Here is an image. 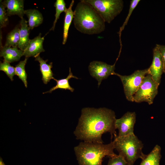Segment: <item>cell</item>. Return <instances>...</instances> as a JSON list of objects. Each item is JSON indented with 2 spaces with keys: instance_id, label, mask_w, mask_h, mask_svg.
I'll return each mask as SVG.
<instances>
[{
  "instance_id": "6da1fadb",
  "label": "cell",
  "mask_w": 165,
  "mask_h": 165,
  "mask_svg": "<svg viewBox=\"0 0 165 165\" xmlns=\"http://www.w3.org/2000/svg\"><path fill=\"white\" fill-rule=\"evenodd\" d=\"M115 113L105 108H85L74 134L77 140L84 142L103 143L102 134L110 133L112 138L116 134Z\"/></svg>"
},
{
  "instance_id": "7a4b0ae2",
  "label": "cell",
  "mask_w": 165,
  "mask_h": 165,
  "mask_svg": "<svg viewBox=\"0 0 165 165\" xmlns=\"http://www.w3.org/2000/svg\"><path fill=\"white\" fill-rule=\"evenodd\" d=\"M73 23L80 32L88 35L99 34L105 29V22L99 14L83 0L77 4L74 11Z\"/></svg>"
},
{
  "instance_id": "3957f363",
  "label": "cell",
  "mask_w": 165,
  "mask_h": 165,
  "mask_svg": "<svg viewBox=\"0 0 165 165\" xmlns=\"http://www.w3.org/2000/svg\"><path fill=\"white\" fill-rule=\"evenodd\" d=\"M114 141L108 144L82 142L74 148L79 165H102L104 157L116 154Z\"/></svg>"
},
{
  "instance_id": "277c9868",
  "label": "cell",
  "mask_w": 165,
  "mask_h": 165,
  "mask_svg": "<svg viewBox=\"0 0 165 165\" xmlns=\"http://www.w3.org/2000/svg\"><path fill=\"white\" fill-rule=\"evenodd\" d=\"M113 141L119 155L129 165H133L138 159L142 160L146 155L142 151L143 144L134 133L121 137L117 135L114 137Z\"/></svg>"
},
{
  "instance_id": "5b68a950",
  "label": "cell",
  "mask_w": 165,
  "mask_h": 165,
  "mask_svg": "<svg viewBox=\"0 0 165 165\" xmlns=\"http://www.w3.org/2000/svg\"><path fill=\"white\" fill-rule=\"evenodd\" d=\"M92 6L105 22H111L122 11L124 7L122 0H83Z\"/></svg>"
},
{
  "instance_id": "8992f818",
  "label": "cell",
  "mask_w": 165,
  "mask_h": 165,
  "mask_svg": "<svg viewBox=\"0 0 165 165\" xmlns=\"http://www.w3.org/2000/svg\"><path fill=\"white\" fill-rule=\"evenodd\" d=\"M148 72L147 68L136 70L129 75H122L116 72L114 73L113 75L118 76L120 79L126 97L128 101L133 102V96L140 87Z\"/></svg>"
},
{
  "instance_id": "52a82bcc",
  "label": "cell",
  "mask_w": 165,
  "mask_h": 165,
  "mask_svg": "<svg viewBox=\"0 0 165 165\" xmlns=\"http://www.w3.org/2000/svg\"><path fill=\"white\" fill-rule=\"evenodd\" d=\"M159 86L151 75L147 74L145 76L139 89L134 94L133 102L138 103L145 102L149 105L152 104L158 93Z\"/></svg>"
},
{
  "instance_id": "ba28073f",
  "label": "cell",
  "mask_w": 165,
  "mask_h": 165,
  "mask_svg": "<svg viewBox=\"0 0 165 165\" xmlns=\"http://www.w3.org/2000/svg\"><path fill=\"white\" fill-rule=\"evenodd\" d=\"M115 64L110 65L105 62L98 61H93L89 66V70L91 75L98 81V87L102 81L115 72Z\"/></svg>"
},
{
  "instance_id": "9c48e42d",
  "label": "cell",
  "mask_w": 165,
  "mask_h": 165,
  "mask_svg": "<svg viewBox=\"0 0 165 165\" xmlns=\"http://www.w3.org/2000/svg\"><path fill=\"white\" fill-rule=\"evenodd\" d=\"M136 120L135 112H127L115 122L116 129L118 130L117 136L121 137L134 134V127Z\"/></svg>"
},
{
  "instance_id": "30bf717a",
  "label": "cell",
  "mask_w": 165,
  "mask_h": 165,
  "mask_svg": "<svg viewBox=\"0 0 165 165\" xmlns=\"http://www.w3.org/2000/svg\"><path fill=\"white\" fill-rule=\"evenodd\" d=\"M148 69V74L151 75L153 80L159 86L164 68L162 58L157 44L153 49L152 62Z\"/></svg>"
},
{
  "instance_id": "8fae6325",
  "label": "cell",
  "mask_w": 165,
  "mask_h": 165,
  "mask_svg": "<svg viewBox=\"0 0 165 165\" xmlns=\"http://www.w3.org/2000/svg\"><path fill=\"white\" fill-rule=\"evenodd\" d=\"M44 39V37H41V33L34 38L30 39L27 47L23 51V56L27 58L35 57L44 52L43 46Z\"/></svg>"
},
{
  "instance_id": "7c38bea8",
  "label": "cell",
  "mask_w": 165,
  "mask_h": 165,
  "mask_svg": "<svg viewBox=\"0 0 165 165\" xmlns=\"http://www.w3.org/2000/svg\"><path fill=\"white\" fill-rule=\"evenodd\" d=\"M4 6L7 9L8 16L17 15L22 19L25 14L24 9V0H5L2 1Z\"/></svg>"
},
{
  "instance_id": "4fadbf2b",
  "label": "cell",
  "mask_w": 165,
  "mask_h": 165,
  "mask_svg": "<svg viewBox=\"0 0 165 165\" xmlns=\"http://www.w3.org/2000/svg\"><path fill=\"white\" fill-rule=\"evenodd\" d=\"M23 51L18 47L1 46L0 55L4 58V60L9 63L18 61L23 56Z\"/></svg>"
},
{
  "instance_id": "5bb4252c",
  "label": "cell",
  "mask_w": 165,
  "mask_h": 165,
  "mask_svg": "<svg viewBox=\"0 0 165 165\" xmlns=\"http://www.w3.org/2000/svg\"><path fill=\"white\" fill-rule=\"evenodd\" d=\"M20 24V42L18 47L24 51L27 47L30 40L29 38L30 29L28 24V21L24 18L21 19Z\"/></svg>"
},
{
  "instance_id": "9a60e30c",
  "label": "cell",
  "mask_w": 165,
  "mask_h": 165,
  "mask_svg": "<svg viewBox=\"0 0 165 165\" xmlns=\"http://www.w3.org/2000/svg\"><path fill=\"white\" fill-rule=\"evenodd\" d=\"M35 60L39 63L40 69L42 75V80L45 84H47L51 79H53V73L51 70L53 63L49 64L46 62L48 60H44L39 56V54L35 57Z\"/></svg>"
},
{
  "instance_id": "2e32d148",
  "label": "cell",
  "mask_w": 165,
  "mask_h": 165,
  "mask_svg": "<svg viewBox=\"0 0 165 165\" xmlns=\"http://www.w3.org/2000/svg\"><path fill=\"white\" fill-rule=\"evenodd\" d=\"M161 148L157 145L151 151L142 159L139 165H160L161 158Z\"/></svg>"
},
{
  "instance_id": "e0dca14e",
  "label": "cell",
  "mask_w": 165,
  "mask_h": 165,
  "mask_svg": "<svg viewBox=\"0 0 165 165\" xmlns=\"http://www.w3.org/2000/svg\"><path fill=\"white\" fill-rule=\"evenodd\" d=\"M25 14L28 18V25L30 30L39 26L43 21V17L38 10L30 9L25 10Z\"/></svg>"
},
{
  "instance_id": "ac0fdd59",
  "label": "cell",
  "mask_w": 165,
  "mask_h": 165,
  "mask_svg": "<svg viewBox=\"0 0 165 165\" xmlns=\"http://www.w3.org/2000/svg\"><path fill=\"white\" fill-rule=\"evenodd\" d=\"M74 3V1L72 0L69 7L65 12V16L64 25L62 44H65L68 36V33L70 26L74 17V11L72 8Z\"/></svg>"
},
{
  "instance_id": "d6986e66",
  "label": "cell",
  "mask_w": 165,
  "mask_h": 165,
  "mask_svg": "<svg viewBox=\"0 0 165 165\" xmlns=\"http://www.w3.org/2000/svg\"><path fill=\"white\" fill-rule=\"evenodd\" d=\"M72 78L78 79L77 77L73 75L71 72V68H69V74L66 78L57 80L54 78L53 79L56 81V85L51 88L49 91L44 92L43 94L51 93L52 91L57 89H61L65 90H68L71 92H73L74 89L70 86L68 81L69 80Z\"/></svg>"
},
{
  "instance_id": "ffe728a7",
  "label": "cell",
  "mask_w": 165,
  "mask_h": 165,
  "mask_svg": "<svg viewBox=\"0 0 165 165\" xmlns=\"http://www.w3.org/2000/svg\"><path fill=\"white\" fill-rule=\"evenodd\" d=\"M19 30L18 27H16L7 34L5 46L18 47L20 42Z\"/></svg>"
},
{
  "instance_id": "44dd1931",
  "label": "cell",
  "mask_w": 165,
  "mask_h": 165,
  "mask_svg": "<svg viewBox=\"0 0 165 165\" xmlns=\"http://www.w3.org/2000/svg\"><path fill=\"white\" fill-rule=\"evenodd\" d=\"M28 59V58L25 57L24 60L19 62L15 67V75L22 81L26 87H27V75L25 70V66Z\"/></svg>"
},
{
  "instance_id": "7402d4cb",
  "label": "cell",
  "mask_w": 165,
  "mask_h": 165,
  "mask_svg": "<svg viewBox=\"0 0 165 165\" xmlns=\"http://www.w3.org/2000/svg\"><path fill=\"white\" fill-rule=\"evenodd\" d=\"M66 3L64 0H57L54 3V6L55 8L56 13L55 15V18L53 26L50 31H54L56 24L59 18L61 13L65 11L67 9Z\"/></svg>"
},
{
  "instance_id": "603a6c76",
  "label": "cell",
  "mask_w": 165,
  "mask_h": 165,
  "mask_svg": "<svg viewBox=\"0 0 165 165\" xmlns=\"http://www.w3.org/2000/svg\"><path fill=\"white\" fill-rule=\"evenodd\" d=\"M0 70L3 71L10 78L11 81L13 80V76L15 75V68L12 66L10 63L3 60L0 62Z\"/></svg>"
},
{
  "instance_id": "cb8c5ba5",
  "label": "cell",
  "mask_w": 165,
  "mask_h": 165,
  "mask_svg": "<svg viewBox=\"0 0 165 165\" xmlns=\"http://www.w3.org/2000/svg\"><path fill=\"white\" fill-rule=\"evenodd\" d=\"M140 2V0H132L130 2L129 9L127 16L122 25L120 27L118 33L119 35L120 41L121 40L120 36L121 34V32L124 29L125 26L127 24L128 20L133 10L137 6Z\"/></svg>"
},
{
  "instance_id": "d4e9b609",
  "label": "cell",
  "mask_w": 165,
  "mask_h": 165,
  "mask_svg": "<svg viewBox=\"0 0 165 165\" xmlns=\"http://www.w3.org/2000/svg\"><path fill=\"white\" fill-rule=\"evenodd\" d=\"M6 8L3 5L2 1H0V28L6 27L9 22L8 16Z\"/></svg>"
},
{
  "instance_id": "484cf974",
  "label": "cell",
  "mask_w": 165,
  "mask_h": 165,
  "mask_svg": "<svg viewBox=\"0 0 165 165\" xmlns=\"http://www.w3.org/2000/svg\"><path fill=\"white\" fill-rule=\"evenodd\" d=\"M107 165H129L123 158L119 155L110 157Z\"/></svg>"
},
{
  "instance_id": "4316f807",
  "label": "cell",
  "mask_w": 165,
  "mask_h": 165,
  "mask_svg": "<svg viewBox=\"0 0 165 165\" xmlns=\"http://www.w3.org/2000/svg\"><path fill=\"white\" fill-rule=\"evenodd\" d=\"M162 58L163 65V73L165 74V45L157 44Z\"/></svg>"
},
{
  "instance_id": "83f0119b",
  "label": "cell",
  "mask_w": 165,
  "mask_h": 165,
  "mask_svg": "<svg viewBox=\"0 0 165 165\" xmlns=\"http://www.w3.org/2000/svg\"><path fill=\"white\" fill-rule=\"evenodd\" d=\"M0 165H6L2 160V158L0 157Z\"/></svg>"
}]
</instances>
